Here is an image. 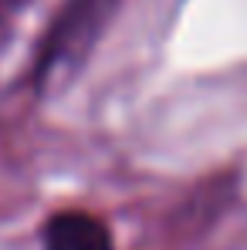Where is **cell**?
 <instances>
[{
    "instance_id": "1",
    "label": "cell",
    "mask_w": 247,
    "mask_h": 250,
    "mask_svg": "<svg viewBox=\"0 0 247 250\" xmlns=\"http://www.w3.org/2000/svg\"><path fill=\"white\" fill-rule=\"evenodd\" d=\"M115 3L119 0H65L34 51V82L47 84L51 78L75 68L91 51L95 38L105 31Z\"/></svg>"
},
{
    "instance_id": "3",
    "label": "cell",
    "mask_w": 247,
    "mask_h": 250,
    "mask_svg": "<svg viewBox=\"0 0 247 250\" xmlns=\"http://www.w3.org/2000/svg\"><path fill=\"white\" fill-rule=\"evenodd\" d=\"M21 3H24V0H0V21H3V17H7L10 10H17Z\"/></svg>"
},
{
    "instance_id": "2",
    "label": "cell",
    "mask_w": 247,
    "mask_h": 250,
    "mask_svg": "<svg viewBox=\"0 0 247 250\" xmlns=\"http://www.w3.org/2000/svg\"><path fill=\"white\" fill-rule=\"evenodd\" d=\"M41 247L44 250H112L109 227L85 213V209H61L51 213L41 227Z\"/></svg>"
}]
</instances>
